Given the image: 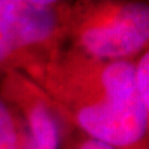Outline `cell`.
I'll use <instances>...</instances> for the list:
<instances>
[{"label":"cell","mask_w":149,"mask_h":149,"mask_svg":"<svg viewBox=\"0 0 149 149\" xmlns=\"http://www.w3.org/2000/svg\"><path fill=\"white\" fill-rule=\"evenodd\" d=\"M136 73L139 93L149 124V49L141 56L138 63H136Z\"/></svg>","instance_id":"8992f818"},{"label":"cell","mask_w":149,"mask_h":149,"mask_svg":"<svg viewBox=\"0 0 149 149\" xmlns=\"http://www.w3.org/2000/svg\"><path fill=\"white\" fill-rule=\"evenodd\" d=\"M81 54L101 61L127 60L149 45V5L104 4L88 10L74 25Z\"/></svg>","instance_id":"3957f363"},{"label":"cell","mask_w":149,"mask_h":149,"mask_svg":"<svg viewBox=\"0 0 149 149\" xmlns=\"http://www.w3.org/2000/svg\"><path fill=\"white\" fill-rule=\"evenodd\" d=\"M76 149H116V148L111 147L103 142L96 141V139H92V138H87L78 144Z\"/></svg>","instance_id":"52a82bcc"},{"label":"cell","mask_w":149,"mask_h":149,"mask_svg":"<svg viewBox=\"0 0 149 149\" xmlns=\"http://www.w3.org/2000/svg\"><path fill=\"white\" fill-rule=\"evenodd\" d=\"M88 138L116 149L139 146L149 132L136 63L77 54L30 70Z\"/></svg>","instance_id":"6da1fadb"},{"label":"cell","mask_w":149,"mask_h":149,"mask_svg":"<svg viewBox=\"0 0 149 149\" xmlns=\"http://www.w3.org/2000/svg\"><path fill=\"white\" fill-rule=\"evenodd\" d=\"M3 91L25 117L24 149H58L61 133L52 101L16 73H10L3 85Z\"/></svg>","instance_id":"277c9868"},{"label":"cell","mask_w":149,"mask_h":149,"mask_svg":"<svg viewBox=\"0 0 149 149\" xmlns=\"http://www.w3.org/2000/svg\"><path fill=\"white\" fill-rule=\"evenodd\" d=\"M65 15L54 1H0V68H34L52 57Z\"/></svg>","instance_id":"7a4b0ae2"},{"label":"cell","mask_w":149,"mask_h":149,"mask_svg":"<svg viewBox=\"0 0 149 149\" xmlns=\"http://www.w3.org/2000/svg\"><path fill=\"white\" fill-rule=\"evenodd\" d=\"M0 149H24L22 125L0 100Z\"/></svg>","instance_id":"5b68a950"}]
</instances>
